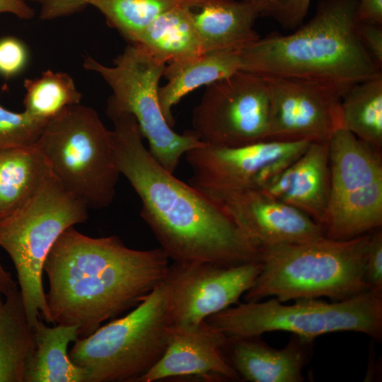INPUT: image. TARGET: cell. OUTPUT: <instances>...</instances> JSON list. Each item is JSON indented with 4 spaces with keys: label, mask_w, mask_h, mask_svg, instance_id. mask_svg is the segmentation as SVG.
<instances>
[{
    "label": "cell",
    "mask_w": 382,
    "mask_h": 382,
    "mask_svg": "<svg viewBox=\"0 0 382 382\" xmlns=\"http://www.w3.org/2000/svg\"><path fill=\"white\" fill-rule=\"evenodd\" d=\"M33 1L40 6V17L49 21L81 11L88 6V0H24Z\"/></svg>",
    "instance_id": "cell-33"
},
{
    "label": "cell",
    "mask_w": 382,
    "mask_h": 382,
    "mask_svg": "<svg viewBox=\"0 0 382 382\" xmlns=\"http://www.w3.org/2000/svg\"><path fill=\"white\" fill-rule=\"evenodd\" d=\"M241 50L206 52L195 58L166 65L163 76L167 83L159 87L162 112L173 127V108L194 90L226 78L241 70Z\"/></svg>",
    "instance_id": "cell-21"
},
{
    "label": "cell",
    "mask_w": 382,
    "mask_h": 382,
    "mask_svg": "<svg viewBox=\"0 0 382 382\" xmlns=\"http://www.w3.org/2000/svg\"><path fill=\"white\" fill-rule=\"evenodd\" d=\"M16 286L17 284L13 279L11 274L4 268L0 262V294H6Z\"/></svg>",
    "instance_id": "cell-36"
},
{
    "label": "cell",
    "mask_w": 382,
    "mask_h": 382,
    "mask_svg": "<svg viewBox=\"0 0 382 382\" xmlns=\"http://www.w3.org/2000/svg\"><path fill=\"white\" fill-rule=\"evenodd\" d=\"M262 77L270 100L267 140L328 141L342 129V95L337 91L294 78Z\"/></svg>",
    "instance_id": "cell-14"
},
{
    "label": "cell",
    "mask_w": 382,
    "mask_h": 382,
    "mask_svg": "<svg viewBox=\"0 0 382 382\" xmlns=\"http://www.w3.org/2000/svg\"><path fill=\"white\" fill-rule=\"evenodd\" d=\"M188 6L205 52L242 50L260 37L249 0H188Z\"/></svg>",
    "instance_id": "cell-19"
},
{
    "label": "cell",
    "mask_w": 382,
    "mask_h": 382,
    "mask_svg": "<svg viewBox=\"0 0 382 382\" xmlns=\"http://www.w3.org/2000/svg\"><path fill=\"white\" fill-rule=\"evenodd\" d=\"M32 345L23 382H86V371L70 359V342L79 338V326L46 325L41 318L30 328Z\"/></svg>",
    "instance_id": "cell-20"
},
{
    "label": "cell",
    "mask_w": 382,
    "mask_h": 382,
    "mask_svg": "<svg viewBox=\"0 0 382 382\" xmlns=\"http://www.w3.org/2000/svg\"><path fill=\"white\" fill-rule=\"evenodd\" d=\"M32 332L18 286L0 294V382H23Z\"/></svg>",
    "instance_id": "cell-24"
},
{
    "label": "cell",
    "mask_w": 382,
    "mask_h": 382,
    "mask_svg": "<svg viewBox=\"0 0 382 382\" xmlns=\"http://www.w3.org/2000/svg\"><path fill=\"white\" fill-rule=\"evenodd\" d=\"M28 51L19 40L8 37L0 40V74L10 77L19 73L25 66Z\"/></svg>",
    "instance_id": "cell-31"
},
{
    "label": "cell",
    "mask_w": 382,
    "mask_h": 382,
    "mask_svg": "<svg viewBox=\"0 0 382 382\" xmlns=\"http://www.w3.org/2000/svg\"><path fill=\"white\" fill-rule=\"evenodd\" d=\"M0 13H11L21 19L30 20L35 11L24 0H0Z\"/></svg>",
    "instance_id": "cell-35"
},
{
    "label": "cell",
    "mask_w": 382,
    "mask_h": 382,
    "mask_svg": "<svg viewBox=\"0 0 382 382\" xmlns=\"http://www.w3.org/2000/svg\"><path fill=\"white\" fill-rule=\"evenodd\" d=\"M328 141L311 142L294 161L260 189L301 211L323 229L330 195Z\"/></svg>",
    "instance_id": "cell-17"
},
{
    "label": "cell",
    "mask_w": 382,
    "mask_h": 382,
    "mask_svg": "<svg viewBox=\"0 0 382 382\" xmlns=\"http://www.w3.org/2000/svg\"><path fill=\"white\" fill-rule=\"evenodd\" d=\"M88 209L51 173L21 208L0 221V247L16 268L30 328L40 318L52 323L43 288L44 264L59 236L87 220Z\"/></svg>",
    "instance_id": "cell-6"
},
{
    "label": "cell",
    "mask_w": 382,
    "mask_h": 382,
    "mask_svg": "<svg viewBox=\"0 0 382 382\" xmlns=\"http://www.w3.org/2000/svg\"><path fill=\"white\" fill-rule=\"evenodd\" d=\"M313 340L291 335L282 349L270 347L260 336L227 337L224 354L241 379L250 382H303Z\"/></svg>",
    "instance_id": "cell-18"
},
{
    "label": "cell",
    "mask_w": 382,
    "mask_h": 382,
    "mask_svg": "<svg viewBox=\"0 0 382 382\" xmlns=\"http://www.w3.org/2000/svg\"><path fill=\"white\" fill-rule=\"evenodd\" d=\"M185 0H88L107 23L132 42L156 18Z\"/></svg>",
    "instance_id": "cell-27"
},
{
    "label": "cell",
    "mask_w": 382,
    "mask_h": 382,
    "mask_svg": "<svg viewBox=\"0 0 382 382\" xmlns=\"http://www.w3.org/2000/svg\"><path fill=\"white\" fill-rule=\"evenodd\" d=\"M51 174L35 146L0 151V221L21 208Z\"/></svg>",
    "instance_id": "cell-23"
},
{
    "label": "cell",
    "mask_w": 382,
    "mask_h": 382,
    "mask_svg": "<svg viewBox=\"0 0 382 382\" xmlns=\"http://www.w3.org/2000/svg\"><path fill=\"white\" fill-rule=\"evenodd\" d=\"M364 279L369 289L382 292V231L370 233L364 261Z\"/></svg>",
    "instance_id": "cell-30"
},
{
    "label": "cell",
    "mask_w": 382,
    "mask_h": 382,
    "mask_svg": "<svg viewBox=\"0 0 382 382\" xmlns=\"http://www.w3.org/2000/svg\"><path fill=\"white\" fill-rule=\"evenodd\" d=\"M131 43L140 45L166 64L186 61L206 52L188 0L156 18Z\"/></svg>",
    "instance_id": "cell-22"
},
{
    "label": "cell",
    "mask_w": 382,
    "mask_h": 382,
    "mask_svg": "<svg viewBox=\"0 0 382 382\" xmlns=\"http://www.w3.org/2000/svg\"><path fill=\"white\" fill-rule=\"evenodd\" d=\"M259 16L270 17L283 28L295 29L307 15L311 0H249Z\"/></svg>",
    "instance_id": "cell-29"
},
{
    "label": "cell",
    "mask_w": 382,
    "mask_h": 382,
    "mask_svg": "<svg viewBox=\"0 0 382 382\" xmlns=\"http://www.w3.org/2000/svg\"><path fill=\"white\" fill-rule=\"evenodd\" d=\"M24 111L37 119L49 120L70 105L81 102L82 93L65 72L47 69L36 79L24 81Z\"/></svg>",
    "instance_id": "cell-26"
},
{
    "label": "cell",
    "mask_w": 382,
    "mask_h": 382,
    "mask_svg": "<svg viewBox=\"0 0 382 382\" xmlns=\"http://www.w3.org/2000/svg\"><path fill=\"white\" fill-rule=\"evenodd\" d=\"M261 268L260 261L234 266L173 262L162 282L170 325H196L239 303Z\"/></svg>",
    "instance_id": "cell-13"
},
{
    "label": "cell",
    "mask_w": 382,
    "mask_h": 382,
    "mask_svg": "<svg viewBox=\"0 0 382 382\" xmlns=\"http://www.w3.org/2000/svg\"><path fill=\"white\" fill-rule=\"evenodd\" d=\"M356 21L382 25V0H358Z\"/></svg>",
    "instance_id": "cell-34"
},
{
    "label": "cell",
    "mask_w": 382,
    "mask_h": 382,
    "mask_svg": "<svg viewBox=\"0 0 382 382\" xmlns=\"http://www.w3.org/2000/svg\"><path fill=\"white\" fill-rule=\"evenodd\" d=\"M358 0H322L293 33H271L241 50V70L325 86L342 96L379 71L355 31Z\"/></svg>",
    "instance_id": "cell-3"
},
{
    "label": "cell",
    "mask_w": 382,
    "mask_h": 382,
    "mask_svg": "<svg viewBox=\"0 0 382 382\" xmlns=\"http://www.w3.org/2000/svg\"><path fill=\"white\" fill-rule=\"evenodd\" d=\"M111 120L120 173L139 196L141 216L168 259L225 266L260 261L259 250L218 203L154 158L132 115Z\"/></svg>",
    "instance_id": "cell-1"
},
{
    "label": "cell",
    "mask_w": 382,
    "mask_h": 382,
    "mask_svg": "<svg viewBox=\"0 0 382 382\" xmlns=\"http://www.w3.org/2000/svg\"><path fill=\"white\" fill-rule=\"evenodd\" d=\"M170 325L161 282L126 316L77 339L69 356L86 382H138L163 355Z\"/></svg>",
    "instance_id": "cell-8"
},
{
    "label": "cell",
    "mask_w": 382,
    "mask_h": 382,
    "mask_svg": "<svg viewBox=\"0 0 382 382\" xmlns=\"http://www.w3.org/2000/svg\"><path fill=\"white\" fill-rule=\"evenodd\" d=\"M311 143L265 140L232 147L204 144L184 156L192 170L189 184L210 199L234 191L261 189Z\"/></svg>",
    "instance_id": "cell-12"
},
{
    "label": "cell",
    "mask_w": 382,
    "mask_h": 382,
    "mask_svg": "<svg viewBox=\"0 0 382 382\" xmlns=\"http://www.w3.org/2000/svg\"><path fill=\"white\" fill-rule=\"evenodd\" d=\"M166 65L134 43H129L112 66L90 56L85 57L83 62L86 69L100 75L112 91L107 105L108 117L132 115L148 141L151 154L174 173L187 151L204 144L191 130L183 134L175 132L162 112L158 89Z\"/></svg>",
    "instance_id": "cell-9"
},
{
    "label": "cell",
    "mask_w": 382,
    "mask_h": 382,
    "mask_svg": "<svg viewBox=\"0 0 382 382\" xmlns=\"http://www.w3.org/2000/svg\"><path fill=\"white\" fill-rule=\"evenodd\" d=\"M206 321L227 337H253L284 331L314 340L337 332H355L382 339V292L368 290L342 301L300 299L284 304L276 299L238 303Z\"/></svg>",
    "instance_id": "cell-7"
},
{
    "label": "cell",
    "mask_w": 382,
    "mask_h": 382,
    "mask_svg": "<svg viewBox=\"0 0 382 382\" xmlns=\"http://www.w3.org/2000/svg\"><path fill=\"white\" fill-rule=\"evenodd\" d=\"M227 336L206 320L196 325H170L165 351L138 382L195 376L239 381L224 354Z\"/></svg>",
    "instance_id": "cell-16"
},
{
    "label": "cell",
    "mask_w": 382,
    "mask_h": 382,
    "mask_svg": "<svg viewBox=\"0 0 382 382\" xmlns=\"http://www.w3.org/2000/svg\"><path fill=\"white\" fill-rule=\"evenodd\" d=\"M212 199L259 250L325 236L323 228L310 216L260 189L231 192Z\"/></svg>",
    "instance_id": "cell-15"
},
{
    "label": "cell",
    "mask_w": 382,
    "mask_h": 382,
    "mask_svg": "<svg viewBox=\"0 0 382 382\" xmlns=\"http://www.w3.org/2000/svg\"><path fill=\"white\" fill-rule=\"evenodd\" d=\"M369 236L333 240L324 236L260 249L262 268L244 294L245 302L270 296L282 303L320 297L338 301L369 290L364 272Z\"/></svg>",
    "instance_id": "cell-4"
},
{
    "label": "cell",
    "mask_w": 382,
    "mask_h": 382,
    "mask_svg": "<svg viewBox=\"0 0 382 382\" xmlns=\"http://www.w3.org/2000/svg\"><path fill=\"white\" fill-rule=\"evenodd\" d=\"M269 118L263 77L239 70L206 86L191 131L207 145L239 146L267 140Z\"/></svg>",
    "instance_id": "cell-11"
},
{
    "label": "cell",
    "mask_w": 382,
    "mask_h": 382,
    "mask_svg": "<svg viewBox=\"0 0 382 382\" xmlns=\"http://www.w3.org/2000/svg\"><path fill=\"white\" fill-rule=\"evenodd\" d=\"M168 260L161 248L132 249L116 236L93 238L66 228L43 267L52 323L78 325L79 338L90 335L140 303L164 279Z\"/></svg>",
    "instance_id": "cell-2"
},
{
    "label": "cell",
    "mask_w": 382,
    "mask_h": 382,
    "mask_svg": "<svg viewBox=\"0 0 382 382\" xmlns=\"http://www.w3.org/2000/svg\"><path fill=\"white\" fill-rule=\"evenodd\" d=\"M35 146L54 178L88 209L112 203L120 173L112 130L96 110L66 107L47 121Z\"/></svg>",
    "instance_id": "cell-5"
},
{
    "label": "cell",
    "mask_w": 382,
    "mask_h": 382,
    "mask_svg": "<svg viewBox=\"0 0 382 382\" xmlns=\"http://www.w3.org/2000/svg\"><path fill=\"white\" fill-rule=\"evenodd\" d=\"M47 121L0 105V151L35 146Z\"/></svg>",
    "instance_id": "cell-28"
},
{
    "label": "cell",
    "mask_w": 382,
    "mask_h": 382,
    "mask_svg": "<svg viewBox=\"0 0 382 382\" xmlns=\"http://www.w3.org/2000/svg\"><path fill=\"white\" fill-rule=\"evenodd\" d=\"M328 144L330 195L325 225L338 233L365 231L382 219L381 151L344 129L337 130Z\"/></svg>",
    "instance_id": "cell-10"
},
{
    "label": "cell",
    "mask_w": 382,
    "mask_h": 382,
    "mask_svg": "<svg viewBox=\"0 0 382 382\" xmlns=\"http://www.w3.org/2000/svg\"><path fill=\"white\" fill-rule=\"evenodd\" d=\"M355 31L375 65L382 71V25L356 21Z\"/></svg>",
    "instance_id": "cell-32"
},
{
    "label": "cell",
    "mask_w": 382,
    "mask_h": 382,
    "mask_svg": "<svg viewBox=\"0 0 382 382\" xmlns=\"http://www.w3.org/2000/svg\"><path fill=\"white\" fill-rule=\"evenodd\" d=\"M342 129L382 150V72L346 91L340 102Z\"/></svg>",
    "instance_id": "cell-25"
}]
</instances>
